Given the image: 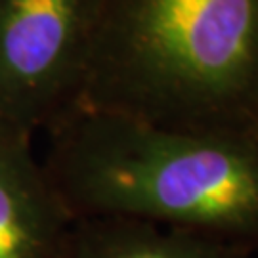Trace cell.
Returning a JSON list of instances; mask_svg holds the SVG:
<instances>
[{
  "label": "cell",
  "instance_id": "6da1fadb",
  "mask_svg": "<svg viewBox=\"0 0 258 258\" xmlns=\"http://www.w3.org/2000/svg\"><path fill=\"white\" fill-rule=\"evenodd\" d=\"M42 163L73 218L174 226L258 254V136L201 134L75 107Z\"/></svg>",
  "mask_w": 258,
  "mask_h": 258
},
{
  "label": "cell",
  "instance_id": "7a4b0ae2",
  "mask_svg": "<svg viewBox=\"0 0 258 258\" xmlns=\"http://www.w3.org/2000/svg\"><path fill=\"white\" fill-rule=\"evenodd\" d=\"M77 107L258 136V0H103Z\"/></svg>",
  "mask_w": 258,
  "mask_h": 258
},
{
  "label": "cell",
  "instance_id": "3957f363",
  "mask_svg": "<svg viewBox=\"0 0 258 258\" xmlns=\"http://www.w3.org/2000/svg\"><path fill=\"white\" fill-rule=\"evenodd\" d=\"M103 0H0V119L35 136L79 105Z\"/></svg>",
  "mask_w": 258,
  "mask_h": 258
},
{
  "label": "cell",
  "instance_id": "277c9868",
  "mask_svg": "<svg viewBox=\"0 0 258 258\" xmlns=\"http://www.w3.org/2000/svg\"><path fill=\"white\" fill-rule=\"evenodd\" d=\"M75 218L33 151V136L0 134V258H67Z\"/></svg>",
  "mask_w": 258,
  "mask_h": 258
},
{
  "label": "cell",
  "instance_id": "5b68a950",
  "mask_svg": "<svg viewBox=\"0 0 258 258\" xmlns=\"http://www.w3.org/2000/svg\"><path fill=\"white\" fill-rule=\"evenodd\" d=\"M249 250L211 235L124 218H77L67 258H254Z\"/></svg>",
  "mask_w": 258,
  "mask_h": 258
},
{
  "label": "cell",
  "instance_id": "8992f818",
  "mask_svg": "<svg viewBox=\"0 0 258 258\" xmlns=\"http://www.w3.org/2000/svg\"><path fill=\"white\" fill-rule=\"evenodd\" d=\"M4 130H10V128L6 126V124H4V122H2V119H0V134H2Z\"/></svg>",
  "mask_w": 258,
  "mask_h": 258
}]
</instances>
